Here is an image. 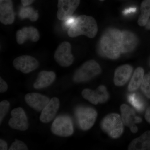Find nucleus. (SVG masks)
Returning <instances> with one entry per match:
<instances>
[{"label": "nucleus", "instance_id": "1", "mask_svg": "<svg viewBox=\"0 0 150 150\" xmlns=\"http://www.w3.org/2000/svg\"><path fill=\"white\" fill-rule=\"evenodd\" d=\"M122 31L116 28L106 30L100 41V48L103 56L116 60L121 54Z\"/></svg>", "mask_w": 150, "mask_h": 150}, {"label": "nucleus", "instance_id": "2", "mask_svg": "<svg viewBox=\"0 0 150 150\" xmlns=\"http://www.w3.org/2000/svg\"><path fill=\"white\" fill-rule=\"evenodd\" d=\"M98 28L95 19L92 17L82 15L77 17L68 31L70 37L85 35L93 38L97 33Z\"/></svg>", "mask_w": 150, "mask_h": 150}, {"label": "nucleus", "instance_id": "3", "mask_svg": "<svg viewBox=\"0 0 150 150\" xmlns=\"http://www.w3.org/2000/svg\"><path fill=\"white\" fill-rule=\"evenodd\" d=\"M101 67L98 63L91 60L87 61L75 71L73 80L77 83L86 82L100 74Z\"/></svg>", "mask_w": 150, "mask_h": 150}, {"label": "nucleus", "instance_id": "4", "mask_svg": "<svg viewBox=\"0 0 150 150\" xmlns=\"http://www.w3.org/2000/svg\"><path fill=\"white\" fill-rule=\"evenodd\" d=\"M101 128L112 139L119 138L123 132V122L121 116L112 113L105 116L101 122Z\"/></svg>", "mask_w": 150, "mask_h": 150}, {"label": "nucleus", "instance_id": "5", "mask_svg": "<svg viewBox=\"0 0 150 150\" xmlns=\"http://www.w3.org/2000/svg\"><path fill=\"white\" fill-rule=\"evenodd\" d=\"M75 115L80 128L83 131H87L93 126L98 114L92 108L82 106L76 109Z\"/></svg>", "mask_w": 150, "mask_h": 150}, {"label": "nucleus", "instance_id": "6", "mask_svg": "<svg viewBox=\"0 0 150 150\" xmlns=\"http://www.w3.org/2000/svg\"><path fill=\"white\" fill-rule=\"evenodd\" d=\"M51 132L62 137H68L74 133L72 121L68 116H60L55 119L51 126Z\"/></svg>", "mask_w": 150, "mask_h": 150}, {"label": "nucleus", "instance_id": "7", "mask_svg": "<svg viewBox=\"0 0 150 150\" xmlns=\"http://www.w3.org/2000/svg\"><path fill=\"white\" fill-rule=\"evenodd\" d=\"M71 51V44L67 41L62 42L55 51L54 56L55 61L61 67H69L74 61V57Z\"/></svg>", "mask_w": 150, "mask_h": 150}, {"label": "nucleus", "instance_id": "8", "mask_svg": "<svg viewBox=\"0 0 150 150\" xmlns=\"http://www.w3.org/2000/svg\"><path fill=\"white\" fill-rule=\"evenodd\" d=\"M82 96L85 99L94 105L105 103L109 98L107 88L103 85L100 86L95 91L85 89L82 92Z\"/></svg>", "mask_w": 150, "mask_h": 150}, {"label": "nucleus", "instance_id": "9", "mask_svg": "<svg viewBox=\"0 0 150 150\" xmlns=\"http://www.w3.org/2000/svg\"><path fill=\"white\" fill-rule=\"evenodd\" d=\"M11 118L8 121V125L12 129L20 131H25L29 127L27 116L21 107L16 108L11 112Z\"/></svg>", "mask_w": 150, "mask_h": 150}, {"label": "nucleus", "instance_id": "10", "mask_svg": "<svg viewBox=\"0 0 150 150\" xmlns=\"http://www.w3.org/2000/svg\"><path fill=\"white\" fill-rule=\"evenodd\" d=\"M80 3V0H58V18L64 21L69 18L79 7Z\"/></svg>", "mask_w": 150, "mask_h": 150}, {"label": "nucleus", "instance_id": "11", "mask_svg": "<svg viewBox=\"0 0 150 150\" xmlns=\"http://www.w3.org/2000/svg\"><path fill=\"white\" fill-rule=\"evenodd\" d=\"M13 64L16 70L24 74L30 73L39 67V62L37 59L28 55H23L16 58Z\"/></svg>", "mask_w": 150, "mask_h": 150}, {"label": "nucleus", "instance_id": "12", "mask_svg": "<svg viewBox=\"0 0 150 150\" xmlns=\"http://www.w3.org/2000/svg\"><path fill=\"white\" fill-rule=\"evenodd\" d=\"M25 100L29 106L37 111H42L50 101L48 97L36 93L25 95Z\"/></svg>", "mask_w": 150, "mask_h": 150}, {"label": "nucleus", "instance_id": "13", "mask_svg": "<svg viewBox=\"0 0 150 150\" xmlns=\"http://www.w3.org/2000/svg\"><path fill=\"white\" fill-rule=\"evenodd\" d=\"M15 20V13L12 0H0V21L2 24H13Z\"/></svg>", "mask_w": 150, "mask_h": 150}, {"label": "nucleus", "instance_id": "14", "mask_svg": "<svg viewBox=\"0 0 150 150\" xmlns=\"http://www.w3.org/2000/svg\"><path fill=\"white\" fill-rule=\"evenodd\" d=\"M60 100L57 97L51 98L48 104L41 111L40 120L43 123L51 122L55 117L60 106Z\"/></svg>", "mask_w": 150, "mask_h": 150}, {"label": "nucleus", "instance_id": "15", "mask_svg": "<svg viewBox=\"0 0 150 150\" xmlns=\"http://www.w3.org/2000/svg\"><path fill=\"white\" fill-rule=\"evenodd\" d=\"M139 43L136 34L128 30L122 31L121 54L129 53L134 51Z\"/></svg>", "mask_w": 150, "mask_h": 150}, {"label": "nucleus", "instance_id": "16", "mask_svg": "<svg viewBox=\"0 0 150 150\" xmlns=\"http://www.w3.org/2000/svg\"><path fill=\"white\" fill-rule=\"evenodd\" d=\"M133 71V67L130 65H123L118 67L114 73V84L117 86L124 85L131 77Z\"/></svg>", "mask_w": 150, "mask_h": 150}, {"label": "nucleus", "instance_id": "17", "mask_svg": "<svg viewBox=\"0 0 150 150\" xmlns=\"http://www.w3.org/2000/svg\"><path fill=\"white\" fill-rule=\"evenodd\" d=\"M17 42L20 45L23 44L28 39L33 42H37L39 39L40 35L38 30L35 28L29 26L24 27L19 30L16 32Z\"/></svg>", "mask_w": 150, "mask_h": 150}, {"label": "nucleus", "instance_id": "18", "mask_svg": "<svg viewBox=\"0 0 150 150\" xmlns=\"http://www.w3.org/2000/svg\"><path fill=\"white\" fill-rule=\"evenodd\" d=\"M122 121L125 126L131 128L136 123H141L142 118L136 115V112L133 108L126 104L121 105V108Z\"/></svg>", "mask_w": 150, "mask_h": 150}, {"label": "nucleus", "instance_id": "19", "mask_svg": "<svg viewBox=\"0 0 150 150\" xmlns=\"http://www.w3.org/2000/svg\"><path fill=\"white\" fill-rule=\"evenodd\" d=\"M56 75L52 71H41L39 73L37 79L33 84V87L40 89L51 85L56 79Z\"/></svg>", "mask_w": 150, "mask_h": 150}, {"label": "nucleus", "instance_id": "20", "mask_svg": "<svg viewBox=\"0 0 150 150\" xmlns=\"http://www.w3.org/2000/svg\"><path fill=\"white\" fill-rule=\"evenodd\" d=\"M128 150H150V131H146L140 137L133 140L129 144Z\"/></svg>", "mask_w": 150, "mask_h": 150}, {"label": "nucleus", "instance_id": "21", "mask_svg": "<svg viewBox=\"0 0 150 150\" xmlns=\"http://www.w3.org/2000/svg\"><path fill=\"white\" fill-rule=\"evenodd\" d=\"M144 74V71L142 67H138L136 69L128 86L129 91L132 92L138 89L143 81Z\"/></svg>", "mask_w": 150, "mask_h": 150}, {"label": "nucleus", "instance_id": "22", "mask_svg": "<svg viewBox=\"0 0 150 150\" xmlns=\"http://www.w3.org/2000/svg\"><path fill=\"white\" fill-rule=\"evenodd\" d=\"M141 15L138 23L141 26L146 25L150 16V0H144L141 4Z\"/></svg>", "mask_w": 150, "mask_h": 150}, {"label": "nucleus", "instance_id": "23", "mask_svg": "<svg viewBox=\"0 0 150 150\" xmlns=\"http://www.w3.org/2000/svg\"><path fill=\"white\" fill-rule=\"evenodd\" d=\"M129 102L139 112H142L145 109V102L139 95L134 93L129 95L128 96Z\"/></svg>", "mask_w": 150, "mask_h": 150}, {"label": "nucleus", "instance_id": "24", "mask_svg": "<svg viewBox=\"0 0 150 150\" xmlns=\"http://www.w3.org/2000/svg\"><path fill=\"white\" fill-rule=\"evenodd\" d=\"M141 89L145 96L150 99V73H148L144 76Z\"/></svg>", "mask_w": 150, "mask_h": 150}, {"label": "nucleus", "instance_id": "25", "mask_svg": "<svg viewBox=\"0 0 150 150\" xmlns=\"http://www.w3.org/2000/svg\"><path fill=\"white\" fill-rule=\"evenodd\" d=\"M21 17L22 18H29L32 21L37 20L38 18V14L30 7L23 8L21 11Z\"/></svg>", "mask_w": 150, "mask_h": 150}, {"label": "nucleus", "instance_id": "26", "mask_svg": "<svg viewBox=\"0 0 150 150\" xmlns=\"http://www.w3.org/2000/svg\"><path fill=\"white\" fill-rule=\"evenodd\" d=\"M10 107V103L6 100H4L0 103V123L8 112Z\"/></svg>", "mask_w": 150, "mask_h": 150}, {"label": "nucleus", "instance_id": "27", "mask_svg": "<svg viewBox=\"0 0 150 150\" xmlns=\"http://www.w3.org/2000/svg\"><path fill=\"white\" fill-rule=\"evenodd\" d=\"M27 146L21 141L16 139L10 147L9 150H28Z\"/></svg>", "mask_w": 150, "mask_h": 150}, {"label": "nucleus", "instance_id": "28", "mask_svg": "<svg viewBox=\"0 0 150 150\" xmlns=\"http://www.w3.org/2000/svg\"><path fill=\"white\" fill-rule=\"evenodd\" d=\"M8 86L5 81L3 80L1 77H0V92H5L7 91Z\"/></svg>", "mask_w": 150, "mask_h": 150}, {"label": "nucleus", "instance_id": "29", "mask_svg": "<svg viewBox=\"0 0 150 150\" xmlns=\"http://www.w3.org/2000/svg\"><path fill=\"white\" fill-rule=\"evenodd\" d=\"M76 18L74 17H70L69 18L67 19V20H66V22L65 23V24H66L65 25L67 26H70L71 27L72 25L73 24L75 21Z\"/></svg>", "mask_w": 150, "mask_h": 150}, {"label": "nucleus", "instance_id": "30", "mask_svg": "<svg viewBox=\"0 0 150 150\" xmlns=\"http://www.w3.org/2000/svg\"><path fill=\"white\" fill-rule=\"evenodd\" d=\"M8 149V145L6 142L3 140L0 139V150H6Z\"/></svg>", "mask_w": 150, "mask_h": 150}, {"label": "nucleus", "instance_id": "31", "mask_svg": "<svg viewBox=\"0 0 150 150\" xmlns=\"http://www.w3.org/2000/svg\"><path fill=\"white\" fill-rule=\"evenodd\" d=\"M35 0H21L22 4L23 6H28L32 4Z\"/></svg>", "mask_w": 150, "mask_h": 150}, {"label": "nucleus", "instance_id": "32", "mask_svg": "<svg viewBox=\"0 0 150 150\" xmlns=\"http://www.w3.org/2000/svg\"><path fill=\"white\" fill-rule=\"evenodd\" d=\"M145 118L148 123H150V107L148 108L146 110Z\"/></svg>", "mask_w": 150, "mask_h": 150}, {"label": "nucleus", "instance_id": "33", "mask_svg": "<svg viewBox=\"0 0 150 150\" xmlns=\"http://www.w3.org/2000/svg\"><path fill=\"white\" fill-rule=\"evenodd\" d=\"M136 10V8H130L125 10L124 11V14H128L134 12Z\"/></svg>", "mask_w": 150, "mask_h": 150}, {"label": "nucleus", "instance_id": "34", "mask_svg": "<svg viewBox=\"0 0 150 150\" xmlns=\"http://www.w3.org/2000/svg\"><path fill=\"white\" fill-rule=\"evenodd\" d=\"M130 129H131V132L134 133H137L138 130V127H137L136 125L131 127V128H130Z\"/></svg>", "mask_w": 150, "mask_h": 150}, {"label": "nucleus", "instance_id": "35", "mask_svg": "<svg viewBox=\"0 0 150 150\" xmlns=\"http://www.w3.org/2000/svg\"><path fill=\"white\" fill-rule=\"evenodd\" d=\"M145 26H146V28L147 29H150V19L148 21L147 23V24H146Z\"/></svg>", "mask_w": 150, "mask_h": 150}, {"label": "nucleus", "instance_id": "36", "mask_svg": "<svg viewBox=\"0 0 150 150\" xmlns=\"http://www.w3.org/2000/svg\"><path fill=\"white\" fill-rule=\"evenodd\" d=\"M99 1H104V0H99Z\"/></svg>", "mask_w": 150, "mask_h": 150}, {"label": "nucleus", "instance_id": "37", "mask_svg": "<svg viewBox=\"0 0 150 150\" xmlns=\"http://www.w3.org/2000/svg\"><path fill=\"white\" fill-rule=\"evenodd\" d=\"M149 65H150V61H149Z\"/></svg>", "mask_w": 150, "mask_h": 150}]
</instances>
